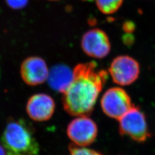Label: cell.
<instances>
[{
  "instance_id": "obj_1",
  "label": "cell",
  "mask_w": 155,
  "mask_h": 155,
  "mask_svg": "<svg viewBox=\"0 0 155 155\" xmlns=\"http://www.w3.org/2000/svg\"><path fill=\"white\" fill-rule=\"evenodd\" d=\"M107 73L100 70L94 62L81 63L73 70L72 82L63 93L64 110L73 116H88L107 79Z\"/></svg>"
},
{
  "instance_id": "obj_15",
  "label": "cell",
  "mask_w": 155,
  "mask_h": 155,
  "mask_svg": "<svg viewBox=\"0 0 155 155\" xmlns=\"http://www.w3.org/2000/svg\"><path fill=\"white\" fill-rule=\"evenodd\" d=\"M124 41L127 45H131L132 43V36L130 35H127L124 37Z\"/></svg>"
},
{
  "instance_id": "obj_12",
  "label": "cell",
  "mask_w": 155,
  "mask_h": 155,
  "mask_svg": "<svg viewBox=\"0 0 155 155\" xmlns=\"http://www.w3.org/2000/svg\"><path fill=\"white\" fill-rule=\"evenodd\" d=\"M69 155H104L95 150L86 148L83 147H79L75 144L69 145Z\"/></svg>"
},
{
  "instance_id": "obj_13",
  "label": "cell",
  "mask_w": 155,
  "mask_h": 155,
  "mask_svg": "<svg viewBox=\"0 0 155 155\" xmlns=\"http://www.w3.org/2000/svg\"><path fill=\"white\" fill-rule=\"evenodd\" d=\"M8 5L13 9H21L27 5L28 0H5Z\"/></svg>"
},
{
  "instance_id": "obj_4",
  "label": "cell",
  "mask_w": 155,
  "mask_h": 155,
  "mask_svg": "<svg viewBox=\"0 0 155 155\" xmlns=\"http://www.w3.org/2000/svg\"><path fill=\"white\" fill-rule=\"evenodd\" d=\"M67 134L73 144L84 147L95 142L98 136V127L89 117H78L68 125Z\"/></svg>"
},
{
  "instance_id": "obj_3",
  "label": "cell",
  "mask_w": 155,
  "mask_h": 155,
  "mask_svg": "<svg viewBox=\"0 0 155 155\" xmlns=\"http://www.w3.org/2000/svg\"><path fill=\"white\" fill-rule=\"evenodd\" d=\"M119 132L139 143H144L150 137L145 116L139 107L133 106L119 119Z\"/></svg>"
},
{
  "instance_id": "obj_17",
  "label": "cell",
  "mask_w": 155,
  "mask_h": 155,
  "mask_svg": "<svg viewBox=\"0 0 155 155\" xmlns=\"http://www.w3.org/2000/svg\"><path fill=\"white\" fill-rule=\"evenodd\" d=\"M84 1H93V0H84Z\"/></svg>"
},
{
  "instance_id": "obj_7",
  "label": "cell",
  "mask_w": 155,
  "mask_h": 155,
  "mask_svg": "<svg viewBox=\"0 0 155 155\" xmlns=\"http://www.w3.org/2000/svg\"><path fill=\"white\" fill-rule=\"evenodd\" d=\"M82 48L87 55L102 59L110 51V43L108 36L100 29H93L84 34L81 41Z\"/></svg>"
},
{
  "instance_id": "obj_2",
  "label": "cell",
  "mask_w": 155,
  "mask_h": 155,
  "mask_svg": "<svg viewBox=\"0 0 155 155\" xmlns=\"http://www.w3.org/2000/svg\"><path fill=\"white\" fill-rule=\"evenodd\" d=\"M6 155H38L39 144L32 126L23 119L8 120L1 136Z\"/></svg>"
},
{
  "instance_id": "obj_10",
  "label": "cell",
  "mask_w": 155,
  "mask_h": 155,
  "mask_svg": "<svg viewBox=\"0 0 155 155\" xmlns=\"http://www.w3.org/2000/svg\"><path fill=\"white\" fill-rule=\"evenodd\" d=\"M72 78L73 70L67 66L59 64L51 69L47 80L52 89L63 94L71 83Z\"/></svg>"
},
{
  "instance_id": "obj_11",
  "label": "cell",
  "mask_w": 155,
  "mask_h": 155,
  "mask_svg": "<svg viewBox=\"0 0 155 155\" xmlns=\"http://www.w3.org/2000/svg\"><path fill=\"white\" fill-rule=\"evenodd\" d=\"M124 0H96L100 11L106 15L115 13L121 7Z\"/></svg>"
},
{
  "instance_id": "obj_16",
  "label": "cell",
  "mask_w": 155,
  "mask_h": 155,
  "mask_svg": "<svg viewBox=\"0 0 155 155\" xmlns=\"http://www.w3.org/2000/svg\"><path fill=\"white\" fill-rule=\"evenodd\" d=\"M0 155H6V151L2 145L0 144Z\"/></svg>"
},
{
  "instance_id": "obj_8",
  "label": "cell",
  "mask_w": 155,
  "mask_h": 155,
  "mask_svg": "<svg viewBox=\"0 0 155 155\" xmlns=\"http://www.w3.org/2000/svg\"><path fill=\"white\" fill-rule=\"evenodd\" d=\"M20 74L23 81L29 86H37L47 80L49 70L42 58L29 57L22 63Z\"/></svg>"
},
{
  "instance_id": "obj_14",
  "label": "cell",
  "mask_w": 155,
  "mask_h": 155,
  "mask_svg": "<svg viewBox=\"0 0 155 155\" xmlns=\"http://www.w3.org/2000/svg\"><path fill=\"white\" fill-rule=\"evenodd\" d=\"M134 25L132 22H125L123 25V29L127 33H131L134 30Z\"/></svg>"
},
{
  "instance_id": "obj_6",
  "label": "cell",
  "mask_w": 155,
  "mask_h": 155,
  "mask_svg": "<svg viewBox=\"0 0 155 155\" xmlns=\"http://www.w3.org/2000/svg\"><path fill=\"white\" fill-rule=\"evenodd\" d=\"M109 72L113 81L121 86L133 83L139 77L140 66L138 62L129 56H120L111 63Z\"/></svg>"
},
{
  "instance_id": "obj_5",
  "label": "cell",
  "mask_w": 155,
  "mask_h": 155,
  "mask_svg": "<svg viewBox=\"0 0 155 155\" xmlns=\"http://www.w3.org/2000/svg\"><path fill=\"white\" fill-rule=\"evenodd\" d=\"M101 105L106 116L118 120L133 106L129 95L120 87L107 90L102 97Z\"/></svg>"
},
{
  "instance_id": "obj_9",
  "label": "cell",
  "mask_w": 155,
  "mask_h": 155,
  "mask_svg": "<svg viewBox=\"0 0 155 155\" xmlns=\"http://www.w3.org/2000/svg\"><path fill=\"white\" fill-rule=\"evenodd\" d=\"M55 104L49 95L43 93L35 94L28 101L27 112L34 121L43 122L50 120L54 113Z\"/></svg>"
},
{
  "instance_id": "obj_18",
  "label": "cell",
  "mask_w": 155,
  "mask_h": 155,
  "mask_svg": "<svg viewBox=\"0 0 155 155\" xmlns=\"http://www.w3.org/2000/svg\"><path fill=\"white\" fill-rule=\"evenodd\" d=\"M50 1H57V0H50Z\"/></svg>"
}]
</instances>
